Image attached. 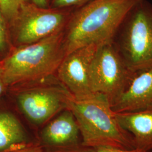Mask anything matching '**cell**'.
<instances>
[{
  "label": "cell",
  "instance_id": "cell-14",
  "mask_svg": "<svg viewBox=\"0 0 152 152\" xmlns=\"http://www.w3.org/2000/svg\"><path fill=\"white\" fill-rule=\"evenodd\" d=\"M92 0H50L49 7L55 9H77Z\"/></svg>",
  "mask_w": 152,
  "mask_h": 152
},
{
  "label": "cell",
  "instance_id": "cell-1",
  "mask_svg": "<svg viewBox=\"0 0 152 152\" xmlns=\"http://www.w3.org/2000/svg\"><path fill=\"white\" fill-rule=\"evenodd\" d=\"M139 0H92L75 9L64 30L65 55L91 44L112 41L126 15Z\"/></svg>",
  "mask_w": 152,
  "mask_h": 152
},
{
  "label": "cell",
  "instance_id": "cell-6",
  "mask_svg": "<svg viewBox=\"0 0 152 152\" xmlns=\"http://www.w3.org/2000/svg\"><path fill=\"white\" fill-rule=\"evenodd\" d=\"M74 9L42 7L27 1L11 23L18 46L37 42L64 29Z\"/></svg>",
  "mask_w": 152,
  "mask_h": 152
},
{
  "label": "cell",
  "instance_id": "cell-3",
  "mask_svg": "<svg viewBox=\"0 0 152 152\" xmlns=\"http://www.w3.org/2000/svg\"><path fill=\"white\" fill-rule=\"evenodd\" d=\"M64 30L18 46L7 56L2 61L6 86L38 81L56 72L65 56Z\"/></svg>",
  "mask_w": 152,
  "mask_h": 152
},
{
  "label": "cell",
  "instance_id": "cell-13",
  "mask_svg": "<svg viewBox=\"0 0 152 152\" xmlns=\"http://www.w3.org/2000/svg\"><path fill=\"white\" fill-rule=\"evenodd\" d=\"M29 0H0V8L7 23L11 24L23 4Z\"/></svg>",
  "mask_w": 152,
  "mask_h": 152
},
{
  "label": "cell",
  "instance_id": "cell-7",
  "mask_svg": "<svg viewBox=\"0 0 152 152\" xmlns=\"http://www.w3.org/2000/svg\"><path fill=\"white\" fill-rule=\"evenodd\" d=\"M101 45L91 44L73 51L65 55L58 68L59 80L74 98L82 99L95 94L90 85V68Z\"/></svg>",
  "mask_w": 152,
  "mask_h": 152
},
{
  "label": "cell",
  "instance_id": "cell-9",
  "mask_svg": "<svg viewBox=\"0 0 152 152\" xmlns=\"http://www.w3.org/2000/svg\"><path fill=\"white\" fill-rule=\"evenodd\" d=\"M111 108L115 113L152 108V67L136 71L130 86Z\"/></svg>",
  "mask_w": 152,
  "mask_h": 152
},
{
  "label": "cell",
  "instance_id": "cell-8",
  "mask_svg": "<svg viewBox=\"0 0 152 152\" xmlns=\"http://www.w3.org/2000/svg\"><path fill=\"white\" fill-rule=\"evenodd\" d=\"M69 94L67 90L55 87H32L19 92L17 102L29 120L40 125L50 120L63 109H66Z\"/></svg>",
  "mask_w": 152,
  "mask_h": 152
},
{
  "label": "cell",
  "instance_id": "cell-5",
  "mask_svg": "<svg viewBox=\"0 0 152 152\" xmlns=\"http://www.w3.org/2000/svg\"><path fill=\"white\" fill-rule=\"evenodd\" d=\"M112 41L102 44L90 68V81L94 93L100 94L110 105L130 86L135 76Z\"/></svg>",
  "mask_w": 152,
  "mask_h": 152
},
{
  "label": "cell",
  "instance_id": "cell-11",
  "mask_svg": "<svg viewBox=\"0 0 152 152\" xmlns=\"http://www.w3.org/2000/svg\"><path fill=\"white\" fill-rule=\"evenodd\" d=\"M80 133L75 116L69 110L66 109L44 128L41 137L48 145L65 147L77 143Z\"/></svg>",
  "mask_w": 152,
  "mask_h": 152
},
{
  "label": "cell",
  "instance_id": "cell-18",
  "mask_svg": "<svg viewBox=\"0 0 152 152\" xmlns=\"http://www.w3.org/2000/svg\"><path fill=\"white\" fill-rule=\"evenodd\" d=\"M10 152H41L39 147L35 146H27L22 149Z\"/></svg>",
  "mask_w": 152,
  "mask_h": 152
},
{
  "label": "cell",
  "instance_id": "cell-15",
  "mask_svg": "<svg viewBox=\"0 0 152 152\" xmlns=\"http://www.w3.org/2000/svg\"><path fill=\"white\" fill-rule=\"evenodd\" d=\"M7 21L0 8V53H5L9 46Z\"/></svg>",
  "mask_w": 152,
  "mask_h": 152
},
{
  "label": "cell",
  "instance_id": "cell-17",
  "mask_svg": "<svg viewBox=\"0 0 152 152\" xmlns=\"http://www.w3.org/2000/svg\"><path fill=\"white\" fill-rule=\"evenodd\" d=\"M7 86L6 85L5 82L4 81V71L2 64V61H0V96L5 91L6 88H7Z\"/></svg>",
  "mask_w": 152,
  "mask_h": 152
},
{
  "label": "cell",
  "instance_id": "cell-2",
  "mask_svg": "<svg viewBox=\"0 0 152 152\" xmlns=\"http://www.w3.org/2000/svg\"><path fill=\"white\" fill-rule=\"evenodd\" d=\"M66 109L75 116L83 147L135 149L132 137L118 124L108 99L103 95L95 93L76 99L70 94Z\"/></svg>",
  "mask_w": 152,
  "mask_h": 152
},
{
  "label": "cell",
  "instance_id": "cell-10",
  "mask_svg": "<svg viewBox=\"0 0 152 152\" xmlns=\"http://www.w3.org/2000/svg\"><path fill=\"white\" fill-rule=\"evenodd\" d=\"M115 117L120 126L130 134L135 149L152 152V108L115 113Z\"/></svg>",
  "mask_w": 152,
  "mask_h": 152
},
{
  "label": "cell",
  "instance_id": "cell-19",
  "mask_svg": "<svg viewBox=\"0 0 152 152\" xmlns=\"http://www.w3.org/2000/svg\"><path fill=\"white\" fill-rule=\"evenodd\" d=\"M33 4L42 7H49L50 0H30Z\"/></svg>",
  "mask_w": 152,
  "mask_h": 152
},
{
  "label": "cell",
  "instance_id": "cell-16",
  "mask_svg": "<svg viewBox=\"0 0 152 152\" xmlns=\"http://www.w3.org/2000/svg\"><path fill=\"white\" fill-rule=\"evenodd\" d=\"M85 152H145L137 149H123L111 147H99L91 148Z\"/></svg>",
  "mask_w": 152,
  "mask_h": 152
},
{
  "label": "cell",
  "instance_id": "cell-12",
  "mask_svg": "<svg viewBox=\"0 0 152 152\" xmlns=\"http://www.w3.org/2000/svg\"><path fill=\"white\" fill-rule=\"evenodd\" d=\"M22 124L10 112L0 111V152H10L27 147Z\"/></svg>",
  "mask_w": 152,
  "mask_h": 152
},
{
  "label": "cell",
  "instance_id": "cell-4",
  "mask_svg": "<svg viewBox=\"0 0 152 152\" xmlns=\"http://www.w3.org/2000/svg\"><path fill=\"white\" fill-rule=\"evenodd\" d=\"M112 42L132 70L152 67V3L139 0L121 23Z\"/></svg>",
  "mask_w": 152,
  "mask_h": 152
}]
</instances>
